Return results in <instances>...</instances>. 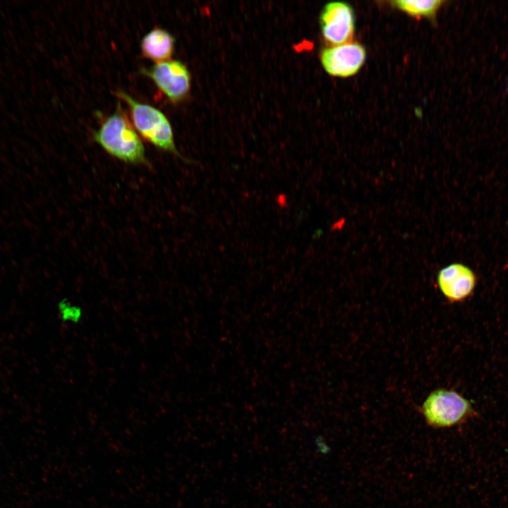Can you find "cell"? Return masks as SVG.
<instances>
[{"label":"cell","mask_w":508,"mask_h":508,"mask_svg":"<svg viewBox=\"0 0 508 508\" xmlns=\"http://www.w3.org/2000/svg\"><path fill=\"white\" fill-rule=\"evenodd\" d=\"M320 24L323 39L329 46L351 42L355 32L354 11L346 2H329L322 10Z\"/></svg>","instance_id":"5"},{"label":"cell","mask_w":508,"mask_h":508,"mask_svg":"<svg viewBox=\"0 0 508 508\" xmlns=\"http://www.w3.org/2000/svg\"><path fill=\"white\" fill-rule=\"evenodd\" d=\"M175 40L167 30L155 28L141 40L140 50L143 57L156 63L171 59L174 50Z\"/></svg>","instance_id":"8"},{"label":"cell","mask_w":508,"mask_h":508,"mask_svg":"<svg viewBox=\"0 0 508 508\" xmlns=\"http://www.w3.org/2000/svg\"><path fill=\"white\" fill-rule=\"evenodd\" d=\"M57 310L59 317L64 322L69 324L78 323L83 317V311L80 307L66 299H63L58 303Z\"/></svg>","instance_id":"10"},{"label":"cell","mask_w":508,"mask_h":508,"mask_svg":"<svg viewBox=\"0 0 508 508\" xmlns=\"http://www.w3.org/2000/svg\"><path fill=\"white\" fill-rule=\"evenodd\" d=\"M365 59V48L353 41L328 46L322 49L320 54L325 71L329 75L339 78H349L356 74Z\"/></svg>","instance_id":"6"},{"label":"cell","mask_w":508,"mask_h":508,"mask_svg":"<svg viewBox=\"0 0 508 508\" xmlns=\"http://www.w3.org/2000/svg\"><path fill=\"white\" fill-rule=\"evenodd\" d=\"M437 282L441 293L448 301L461 302L473 294L477 278L469 267L455 262L439 271Z\"/></svg>","instance_id":"7"},{"label":"cell","mask_w":508,"mask_h":508,"mask_svg":"<svg viewBox=\"0 0 508 508\" xmlns=\"http://www.w3.org/2000/svg\"><path fill=\"white\" fill-rule=\"evenodd\" d=\"M140 73L150 78L157 87L172 103L183 100L190 89V74L184 64L178 60L156 63L142 68Z\"/></svg>","instance_id":"4"},{"label":"cell","mask_w":508,"mask_h":508,"mask_svg":"<svg viewBox=\"0 0 508 508\" xmlns=\"http://www.w3.org/2000/svg\"><path fill=\"white\" fill-rule=\"evenodd\" d=\"M391 3L392 6L411 17L434 18L444 1L440 0H397Z\"/></svg>","instance_id":"9"},{"label":"cell","mask_w":508,"mask_h":508,"mask_svg":"<svg viewBox=\"0 0 508 508\" xmlns=\"http://www.w3.org/2000/svg\"><path fill=\"white\" fill-rule=\"evenodd\" d=\"M116 95L128 107L133 127L145 140L159 150L191 162L178 151L171 125L163 112L148 104L140 102L125 92L117 91Z\"/></svg>","instance_id":"2"},{"label":"cell","mask_w":508,"mask_h":508,"mask_svg":"<svg viewBox=\"0 0 508 508\" xmlns=\"http://www.w3.org/2000/svg\"><path fill=\"white\" fill-rule=\"evenodd\" d=\"M420 412L427 425L434 428L461 424L475 413L468 399L447 389H437L430 392L421 406Z\"/></svg>","instance_id":"3"},{"label":"cell","mask_w":508,"mask_h":508,"mask_svg":"<svg viewBox=\"0 0 508 508\" xmlns=\"http://www.w3.org/2000/svg\"><path fill=\"white\" fill-rule=\"evenodd\" d=\"M94 140L109 155L133 165H149L142 140L120 104L92 134Z\"/></svg>","instance_id":"1"}]
</instances>
